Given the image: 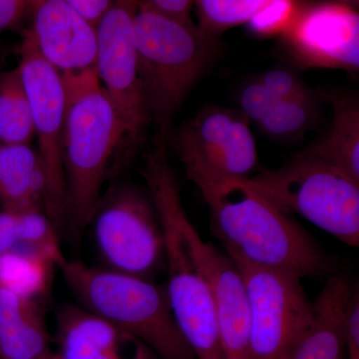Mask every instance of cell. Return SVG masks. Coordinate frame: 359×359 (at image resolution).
Returning a JSON list of instances; mask_svg holds the SVG:
<instances>
[{
	"instance_id": "1",
	"label": "cell",
	"mask_w": 359,
	"mask_h": 359,
	"mask_svg": "<svg viewBox=\"0 0 359 359\" xmlns=\"http://www.w3.org/2000/svg\"><path fill=\"white\" fill-rule=\"evenodd\" d=\"M60 76L66 102L62 138L65 233L74 242L93 221L113 154L129 145L96 67L62 72Z\"/></svg>"
},
{
	"instance_id": "2",
	"label": "cell",
	"mask_w": 359,
	"mask_h": 359,
	"mask_svg": "<svg viewBox=\"0 0 359 359\" xmlns=\"http://www.w3.org/2000/svg\"><path fill=\"white\" fill-rule=\"evenodd\" d=\"M226 254L299 276L330 273L334 261L292 214L242 182L199 187Z\"/></svg>"
},
{
	"instance_id": "3",
	"label": "cell",
	"mask_w": 359,
	"mask_h": 359,
	"mask_svg": "<svg viewBox=\"0 0 359 359\" xmlns=\"http://www.w3.org/2000/svg\"><path fill=\"white\" fill-rule=\"evenodd\" d=\"M141 174L162 226L168 297L180 332L196 358L226 359L211 292L184 233L187 212L162 137L146 153Z\"/></svg>"
},
{
	"instance_id": "4",
	"label": "cell",
	"mask_w": 359,
	"mask_h": 359,
	"mask_svg": "<svg viewBox=\"0 0 359 359\" xmlns=\"http://www.w3.org/2000/svg\"><path fill=\"white\" fill-rule=\"evenodd\" d=\"M85 311L140 340L162 359H194L172 313L166 287L63 255L55 263Z\"/></svg>"
},
{
	"instance_id": "5",
	"label": "cell",
	"mask_w": 359,
	"mask_h": 359,
	"mask_svg": "<svg viewBox=\"0 0 359 359\" xmlns=\"http://www.w3.org/2000/svg\"><path fill=\"white\" fill-rule=\"evenodd\" d=\"M137 70L151 121L165 136L189 92L219 56V37L137 9L132 25Z\"/></svg>"
},
{
	"instance_id": "6",
	"label": "cell",
	"mask_w": 359,
	"mask_h": 359,
	"mask_svg": "<svg viewBox=\"0 0 359 359\" xmlns=\"http://www.w3.org/2000/svg\"><path fill=\"white\" fill-rule=\"evenodd\" d=\"M240 182L280 209L358 247L359 183L308 149L278 169Z\"/></svg>"
},
{
	"instance_id": "7",
	"label": "cell",
	"mask_w": 359,
	"mask_h": 359,
	"mask_svg": "<svg viewBox=\"0 0 359 359\" xmlns=\"http://www.w3.org/2000/svg\"><path fill=\"white\" fill-rule=\"evenodd\" d=\"M230 257L242 273L249 299L248 359H289L313 320V302L302 278Z\"/></svg>"
},
{
	"instance_id": "8",
	"label": "cell",
	"mask_w": 359,
	"mask_h": 359,
	"mask_svg": "<svg viewBox=\"0 0 359 359\" xmlns=\"http://www.w3.org/2000/svg\"><path fill=\"white\" fill-rule=\"evenodd\" d=\"M176 147L187 176L198 188L248 179L257 165L250 122L231 108L201 109L179 129Z\"/></svg>"
},
{
	"instance_id": "9",
	"label": "cell",
	"mask_w": 359,
	"mask_h": 359,
	"mask_svg": "<svg viewBox=\"0 0 359 359\" xmlns=\"http://www.w3.org/2000/svg\"><path fill=\"white\" fill-rule=\"evenodd\" d=\"M20 71L39 144V158L45 177L44 214L57 231H65V178L62 138L65 93L60 74L41 54L30 27L22 32Z\"/></svg>"
},
{
	"instance_id": "10",
	"label": "cell",
	"mask_w": 359,
	"mask_h": 359,
	"mask_svg": "<svg viewBox=\"0 0 359 359\" xmlns=\"http://www.w3.org/2000/svg\"><path fill=\"white\" fill-rule=\"evenodd\" d=\"M96 245L109 269L146 278L164 259V237L149 193L116 188L101 199L94 216Z\"/></svg>"
},
{
	"instance_id": "11",
	"label": "cell",
	"mask_w": 359,
	"mask_h": 359,
	"mask_svg": "<svg viewBox=\"0 0 359 359\" xmlns=\"http://www.w3.org/2000/svg\"><path fill=\"white\" fill-rule=\"evenodd\" d=\"M137 9V1H115L96 29L97 74L124 128L129 147L141 141L151 122L132 33Z\"/></svg>"
},
{
	"instance_id": "12",
	"label": "cell",
	"mask_w": 359,
	"mask_h": 359,
	"mask_svg": "<svg viewBox=\"0 0 359 359\" xmlns=\"http://www.w3.org/2000/svg\"><path fill=\"white\" fill-rule=\"evenodd\" d=\"M187 242L211 292L226 359H248L250 306L240 269L233 259L205 242L186 215Z\"/></svg>"
},
{
	"instance_id": "13",
	"label": "cell",
	"mask_w": 359,
	"mask_h": 359,
	"mask_svg": "<svg viewBox=\"0 0 359 359\" xmlns=\"http://www.w3.org/2000/svg\"><path fill=\"white\" fill-rule=\"evenodd\" d=\"M295 13L287 39L306 65L358 70V14L346 4H325Z\"/></svg>"
},
{
	"instance_id": "14",
	"label": "cell",
	"mask_w": 359,
	"mask_h": 359,
	"mask_svg": "<svg viewBox=\"0 0 359 359\" xmlns=\"http://www.w3.org/2000/svg\"><path fill=\"white\" fill-rule=\"evenodd\" d=\"M32 18L33 33L42 57L56 70L75 72L95 67L97 32L67 0H39Z\"/></svg>"
},
{
	"instance_id": "15",
	"label": "cell",
	"mask_w": 359,
	"mask_h": 359,
	"mask_svg": "<svg viewBox=\"0 0 359 359\" xmlns=\"http://www.w3.org/2000/svg\"><path fill=\"white\" fill-rule=\"evenodd\" d=\"M57 327L62 359H154L140 340L85 309H61Z\"/></svg>"
},
{
	"instance_id": "16",
	"label": "cell",
	"mask_w": 359,
	"mask_h": 359,
	"mask_svg": "<svg viewBox=\"0 0 359 359\" xmlns=\"http://www.w3.org/2000/svg\"><path fill=\"white\" fill-rule=\"evenodd\" d=\"M351 289L332 276L313 302V320L289 359H346V323Z\"/></svg>"
},
{
	"instance_id": "17",
	"label": "cell",
	"mask_w": 359,
	"mask_h": 359,
	"mask_svg": "<svg viewBox=\"0 0 359 359\" xmlns=\"http://www.w3.org/2000/svg\"><path fill=\"white\" fill-rule=\"evenodd\" d=\"M50 339L39 301L0 287V359H44Z\"/></svg>"
},
{
	"instance_id": "18",
	"label": "cell",
	"mask_w": 359,
	"mask_h": 359,
	"mask_svg": "<svg viewBox=\"0 0 359 359\" xmlns=\"http://www.w3.org/2000/svg\"><path fill=\"white\" fill-rule=\"evenodd\" d=\"M330 131L308 149L359 183V108L358 102L335 99Z\"/></svg>"
},
{
	"instance_id": "19",
	"label": "cell",
	"mask_w": 359,
	"mask_h": 359,
	"mask_svg": "<svg viewBox=\"0 0 359 359\" xmlns=\"http://www.w3.org/2000/svg\"><path fill=\"white\" fill-rule=\"evenodd\" d=\"M39 163V155L27 144H0V205L2 210L42 211L33 203L30 191L33 173Z\"/></svg>"
},
{
	"instance_id": "20",
	"label": "cell",
	"mask_w": 359,
	"mask_h": 359,
	"mask_svg": "<svg viewBox=\"0 0 359 359\" xmlns=\"http://www.w3.org/2000/svg\"><path fill=\"white\" fill-rule=\"evenodd\" d=\"M34 133L32 107L20 71L0 74V144H27Z\"/></svg>"
},
{
	"instance_id": "21",
	"label": "cell",
	"mask_w": 359,
	"mask_h": 359,
	"mask_svg": "<svg viewBox=\"0 0 359 359\" xmlns=\"http://www.w3.org/2000/svg\"><path fill=\"white\" fill-rule=\"evenodd\" d=\"M325 95L306 98L275 99L257 126L275 139L299 138L313 128L320 115V104Z\"/></svg>"
},
{
	"instance_id": "22",
	"label": "cell",
	"mask_w": 359,
	"mask_h": 359,
	"mask_svg": "<svg viewBox=\"0 0 359 359\" xmlns=\"http://www.w3.org/2000/svg\"><path fill=\"white\" fill-rule=\"evenodd\" d=\"M51 266L54 264L41 255L16 248L0 257V287L37 299L46 289Z\"/></svg>"
},
{
	"instance_id": "23",
	"label": "cell",
	"mask_w": 359,
	"mask_h": 359,
	"mask_svg": "<svg viewBox=\"0 0 359 359\" xmlns=\"http://www.w3.org/2000/svg\"><path fill=\"white\" fill-rule=\"evenodd\" d=\"M269 0H199L197 8L198 27L218 37L221 33L249 23L268 6Z\"/></svg>"
},
{
	"instance_id": "24",
	"label": "cell",
	"mask_w": 359,
	"mask_h": 359,
	"mask_svg": "<svg viewBox=\"0 0 359 359\" xmlns=\"http://www.w3.org/2000/svg\"><path fill=\"white\" fill-rule=\"evenodd\" d=\"M273 99L306 98L318 95L290 68H273L257 79Z\"/></svg>"
},
{
	"instance_id": "25",
	"label": "cell",
	"mask_w": 359,
	"mask_h": 359,
	"mask_svg": "<svg viewBox=\"0 0 359 359\" xmlns=\"http://www.w3.org/2000/svg\"><path fill=\"white\" fill-rule=\"evenodd\" d=\"M294 4L289 1H269L261 13H257L249 25L257 34L269 33L283 29V25H290L295 15Z\"/></svg>"
},
{
	"instance_id": "26",
	"label": "cell",
	"mask_w": 359,
	"mask_h": 359,
	"mask_svg": "<svg viewBox=\"0 0 359 359\" xmlns=\"http://www.w3.org/2000/svg\"><path fill=\"white\" fill-rule=\"evenodd\" d=\"M194 6L195 1L191 0H147L138 2L139 9L184 26L196 25L191 16Z\"/></svg>"
},
{
	"instance_id": "27",
	"label": "cell",
	"mask_w": 359,
	"mask_h": 359,
	"mask_svg": "<svg viewBox=\"0 0 359 359\" xmlns=\"http://www.w3.org/2000/svg\"><path fill=\"white\" fill-rule=\"evenodd\" d=\"M275 99L257 80L245 85L240 95V112L248 121L259 123Z\"/></svg>"
},
{
	"instance_id": "28",
	"label": "cell",
	"mask_w": 359,
	"mask_h": 359,
	"mask_svg": "<svg viewBox=\"0 0 359 359\" xmlns=\"http://www.w3.org/2000/svg\"><path fill=\"white\" fill-rule=\"evenodd\" d=\"M35 4L32 0H0V32L18 27L32 18Z\"/></svg>"
},
{
	"instance_id": "29",
	"label": "cell",
	"mask_w": 359,
	"mask_h": 359,
	"mask_svg": "<svg viewBox=\"0 0 359 359\" xmlns=\"http://www.w3.org/2000/svg\"><path fill=\"white\" fill-rule=\"evenodd\" d=\"M346 359H359V299L358 292L351 290L347 308Z\"/></svg>"
},
{
	"instance_id": "30",
	"label": "cell",
	"mask_w": 359,
	"mask_h": 359,
	"mask_svg": "<svg viewBox=\"0 0 359 359\" xmlns=\"http://www.w3.org/2000/svg\"><path fill=\"white\" fill-rule=\"evenodd\" d=\"M67 2L85 22L95 29L115 4L110 0H67Z\"/></svg>"
},
{
	"instance_id": "31",
	"label": "cell",
	"mask_w": 359,
	"mask_h": 359,
	"mask_svg": "<svg viewBox=\"0 0 359 359\" xmlns=\"http://www.w3.org/2000/svg\"><path fill=\"white\" fill-rule=\"evenodd\" d=\"M20 245L18 241V212L0 211V257L13 252Z\"/></svg>"
},
{
	"instance_id": "32",
	"label": "cell",
	"mask_w": 359,
	"mask_h": 359,
	"mask_svg": "<svg viewBox=\"0 0 359 359\" xmlns=\"http://www.w3.org/2000/svg\"><path fill=\"white\" fill-rule=\"evenodd\" d=\"M44 359H62L60 358V355H49L48 358H44Z\"/></svg>"
}]
</instances>
